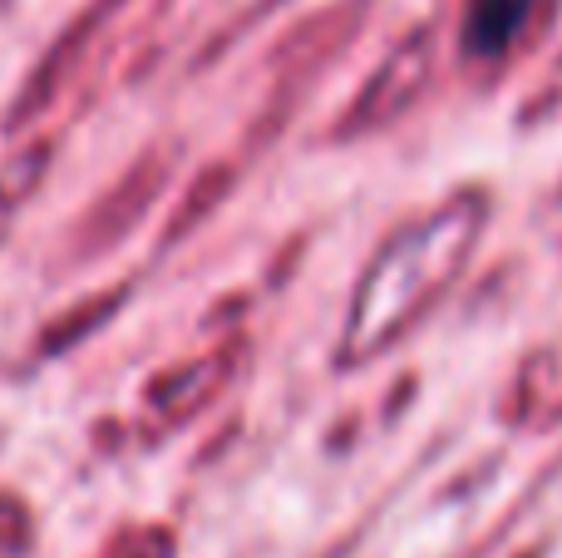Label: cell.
<instances>
[{"mask_svg": "<svg viewBox=\"0 0 562 558\" xmlns=\"http://www.w3.org/2000/svg\"><path fill=\"white\" fill-rule=\"evenodd\" d=\"M144 178H148V168H134L128 174V183L119 188H109L104 198H99L94 208L85 213V223L75 227V237H69V253H75V263H89L94 253H104L109 243H119V233H124L128 223H134V213L144 208Z\"/></svg>", "mask_w": 562, "mask_h": 558, "instance_id": "obj_1", "label": "cell"}, {"mask_svg": "<svg viewBox=\"0 0 562 558\" xmlns=\"http://www.w3.org/2000/svg\"><path fill=\"white\" fill-rule=\"evenodd\" d=\"M119 302H124V292H94L89 302L65 306L59 316H49V322L40 326V336L30 342V361H55V356L65 351L69 342H85L94 326H104L109 312H114Z\"/></svg>", "mask_w": 562, "mask_h": 558, "instance_id": "obj_2", "label": "cell"}, {"mask_svg": "<svg viewBox=\"0 0 562 558\" xmlns=\"http://www.w3.org/2000/svg\"><path fill=\"white\" fill-rule=\"evenodd\" d=\"M49 168H55V134H35L10 158H0V213L35 198V188L49 178Z\"/></svg>", "mask_w": 562, "mask_h": 558, "instance_id": "obj_3", "label": "cell"}, {"mask_svg": "<svg viewBox=\"0 0 562 558\" xmlns=\"http://www.w3.org/2000/svg\"><path fill=\"white\" fill-rule=\"evenodd\" d=\"M533 0H474L469 5V49H504Z\"/></svg>", "mask_w": 562, "mask_h": 558, "instance_id": "obj_4", "label": "cell"}, {"mask_svg": "<svg viewBox=\"0 0 562 558\" xmlns=\"http://www.w3.org/2000/svg\"><path fill=\"white\" fill-rule=\"evenodd\" d=\"M35 539V520H30V504L20 494L0 490V558H20Z\"/></svg>", "mask_w": 562, "mask_h": 558, "instance_id": "obj_5", "label": "cell"}]
</instances>
